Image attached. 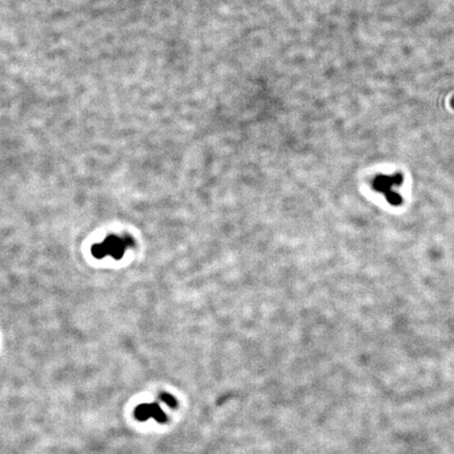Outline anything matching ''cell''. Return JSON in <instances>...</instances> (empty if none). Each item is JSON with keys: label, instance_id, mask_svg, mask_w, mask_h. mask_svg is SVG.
<instances>
[{"label": "cell", "instance_id": "6da1fadb", "mask_svg": "<svg viewBox=\"0 0 454 454\" xmlns=\"http://www.w3.org/2000/svg\"><path fill=\"white\" fill-rule=\"evenodd\" d=\"M135 243L134 238L129 234L121 236L110 234L103 242L93 245L91 251L96 259H103L107 255H111L113 259L120 260L127 248L134 247Z\"/></svg>", "mask_w": 454, "mask_h": 454}, {"label": "cell", "instance_id": "7a4b0ae2", "mask_svg": "<svg viewBox=\"0 0 454 454\" xmlns=\"http://www.w3.org/2000/svg\"><path fill=\"white\" fill-rule=\"evenodd\" d=\"M134 416L138 422H146L154 419L157 423L164 424L167 421V415L158 403H143L138 405L134 410Z\"/></svg>", "mask_w": 454, "mask_h": 454}, {"label": "cell", "instance_id": "3957f363", "mask_svg": "<svg viewBox=\"0 0 454 454\" xmlns=\"http://www.w3.org/2000/svg\"><path fill=\"white\" fill-rule=\"evenodd\" d=\"M159 399L164 402L167 406H169L170 408H177L178 407V401L175 399V397L172 395V394H168V393H161L159 395Z\"/></svg>", "mask_w": 454, "mask_h": 454}]
</instances>
